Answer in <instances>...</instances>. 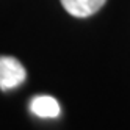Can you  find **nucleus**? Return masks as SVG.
<instances>
[{
    "instance_id": "f257e3e1",
    "label": "nucleus",
    "mask_w": 130,
    "mask_h": 130,
    "mask_svg": "<svg viewBox=\"0 0 130 130\" xmlns=\"http://www.w3.org/2000/svg\"><path fill=\"white\" fill-rule=\"evenodd\" d=\"M27 78V71L14 57H0V89L10 91L21 86Z\"/></svg>"
},
{
    "instance_id": "f03ea898",
    "label": "nucleus",
    "mask_w": 130,
    "mask_h": 130,
    "mask_svg": "<svg viewBox=\"0 0 130 130\" xmlns=\"http://www.w3.org/2000/svg\"><path fill=\"white\" fill-rule=\"evenodd\" d=\"M63 8L74 17H89L97 13L107 0H60Z\"/></svg>"
},
{
    "instance_id": "7ed1b4c3",
    "label": "nucleus",
    "mask_w": 130,
    "mask_h": 130,
    "mask_svg": "<svg viewBox=\"0 0 130 130\" xmlns=\"http://www.w3.org/2000/svg\"><path fill=\"white\" fill-rule=\"evenodd\" d=\"M31 113L39 118H57L60 116V104L52 96H35L30 100Z\"/></svg>"
}]
</instances>
